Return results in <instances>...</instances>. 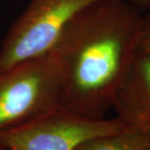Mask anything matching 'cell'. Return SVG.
<instances>
[{"label":"cell","mask_w":150,"mask_h":150,"mask_svg":"<svg viewBox=\"0 0 150 150\" xmlns=\"http://www.w3.org/2000/svg\"><path fill=\"white\" fill-rule=\"evenodd\" d=\"M149 150H150V140H149Z\"/></svg>","instance_id":"30bf717a"},{"label":"cell","mask_w":150,"mask_h":150,"mask_svg":"<svg viewBox=\"0 0 150 150\" xmlns=\"http://www.w3.org/2000/svg\"><path fill=\"white\" fill-rule=\"evenodd\" d=\"M117 118L150 140V53L138 51L112 97Z\"/></svg>","instance_id":"5b68a950"},{"label":"cell","mask_w":150,"mask_h":150,"mask_svg":"<svg viewBox=\"0 0 150 150\" xmlns=\"http://www.w3.org/2000/svg\"><path fill=\"white\" fill-rule=\"evenodd\" d=\"M135 1L143 4H146L147 6H149V8H150V0H135Z\"/></svg>","instance_id":"ba28073f"},{"label":"cell","mask_w":150,"mask_h":150,"mask_svg":"<svg viewBox=\"0 0 150 150\" xmlns=\"http://www.w3.org/2000/svg\"><path fill=\"white\" fill-rule=\"evenodd\" d=\"M74 150H149V139L130 128L118 134L85 140Z\"/></svg>","instance_id":"8992f818"},{"label":"cell","mask_w":150,"mask_h":150,"mask_svg":"<svg viewBox=\"0 0 150 150\" xmlns=\"http://www.w3.org/2000/svg\"><path fill=\"white\" fill-rule=\"evenodd\" d=\"M61 78L50 53L0 72V133L59 106Z\"/></svg>","instance_id":"7a4b0ae2"},{"label":"cell","mask_w":150,"mask_h":150,"mask_svg":"<svg viewBox=\"0 0 150 150\" xmlns=\"http://www.w3.org/2000/svg\"><path fill=\"white\" fill-rule=\"evenodd\" d=\"M129 129L117 117L86 118L58 106L28 123L0 133V145L13 150H74L85 140Z\"/></svg>","instance_id":"277c9868"},{"label":"cell","mask_w":150,"mask_h":150,"mask_svg":"<svg viewBox=\"0 0 150 150\" xmlns=\"http://www.w3.org/2000/svg\"><path fill=\"white\" fill-rule=\"evenodd\" d=\"M0 150H13V149H11L8 148V147L3 146V145H0Z\"/></svg>","instance_id":"9c48e42d"},{"label":"cell","mask_w":150,"mask_h":150,"mask_svg":"<svg viewBox=\"0 0 150 150\" xmlns=\"http://www.w3.org/2000/svg\"><path fill=\"white\" fill-rule=\"evenodd\" d=\"M141 19L129 0H99L65 25L48 51L60 73L59 106L104 118L138 50Z\"/></svg>","instance_id":"6da1fadb"},{"label":"cell","mask_w":150,"mask_h":150,"mask_svg":"<svg viewBox=\"0 0 150 150\" xmlns=\"http://www.w3.org/2000/svg\"><path fill=\"white\" fill-rule=\"evenodd\" d=\"M99 0H32L0 46V72L47 54L65 25Z\"/></svg>","instance_id":"3957f363"},{"label":"cell","mask_w":150,"mask_h":150,"mask_svg":"<svg viewBox=\"0 0 150 150\" xmlns=\"http://www.w3.org/2000/svg\"><path fill=\"white\" fill-rule=\"evenodd\" d=\"M138 51L150 53V8L146 13L142 14Z\"/></svg>","instance_id":"52a82bcc"}]
</instances>
